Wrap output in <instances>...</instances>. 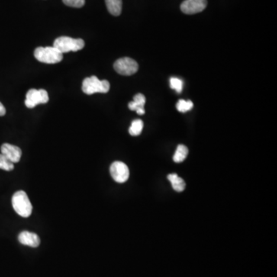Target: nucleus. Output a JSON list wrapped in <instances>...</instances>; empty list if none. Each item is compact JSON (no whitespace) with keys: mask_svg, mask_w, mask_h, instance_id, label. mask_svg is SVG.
I'll return each instance as SVG.
<instances>
[{"mask_svg":"<svg viewBox=\"0 0 277 277\" xmlns=\"http://www.w3.org/2000/svg\"><path fill=\"white\" fill-rule=\"evenodd\" d=\"M12 205L16 213L20 217L27 218L31 215L33 206L28 196L24 191H17L12 198Z\"/></svg>","mask_w":277,"mask_h":277,"instance_id":"f257e3e1","label":"nucleus"},{"mask_svg":"<svg viewBox=\"0 0 277 277\" xmlns=\"http://www.w3.org/2000/svg\"><path fill=\"white\" fill-rule=\"evenodd\" d=\"M34 56L39 62L47 64L58 63L63 59V54L54 46L36 48L35 49Z\"/></svg>","mask_w":277,"mask_h":277,"instance_id":"f03ea898","label":"nucleus"},{"mask_svg":"<svg viewBox=\"0 0 277 277\" xmlns=\"http://www.w3.org/2000/svg\"><path fill=\"white\" fill-rule=\"evenodd\" d=\"M53 46L63 53L77 52L83 49L85 42L82 39H73L69 36H60L55 40Z\"/></svg>","mask_w":277,"mask_h":277,"instance_id":"7ed1b4c3","label":"nucleus"},{"mask_svg":"<svg viewBox=\"0 0 277 277\" xmlns=\"http://www.w3.org/2000/svg\"><path fill=\"white\" fill-rule=\"evenodd\" d=\"M110 84L107 80H100L96 75L85 78L82 82V89L87 95L100 93L107 94L110 91Z\"/></svg>","mask_w":277,"mask_h":277,"instance_id":"20e7f679","label":"nucleus"},{"mask_svg":"<svg viewBox=\"0 0 277 277\" xmlns=\"http://www.w3.org/2000/svg\"><path fill=\"white\" fill-rule=\"evenodd\" d=\"M49 95L45 89H31L27 92L25 105L27 108L33 109L39 104L49 102Z\"/></svg>","mask_w":277,"mask_h":277,"instance_id":"39448f33","label":"nucleus"},{"mask_svg":"<svg viewBox=\"0 0 277 277\" xmlns=\"http://www.w3.org/2000/svg\"><path fill=\"white\" fill-rule=\"evenodd\" d=\"M116 72L120 75H132L139 69V65L134 59L129 57H123L117 59L113 65Z\"/></svg>","mask_w":277,"mask_h":277,"instance_id":"423d86ee","label":"nucleus"},{"mask_svg":"<svg viewBox=\"0 0 277 277\" xmlns=\"http://www.w3.org/2000/svg\"><path fill=\"white\" fill-rule=\"evenodd\" d=\"M110 175L114 180L119 183H123L128 180L130 170L124 162L116 161L113 162L110 168Z\"/></svg>","mask_w":277,"mask_h":277,"instance_id":"0eeeda50","label":"nucleus"},{"mask_svg":"<svg viewBox=\"0 0 277 277\" xmlns=\"http://www.w3.org/2000/svg\"><path fill=\"white\" fill-rule=\"evenodd\" d=\"M207 7V0H185L180 6L182 13L188 15L199 14Z\"/></svg>","mask_w":277,"mask_h":277,"instance_id":"6e6552de","label":"nucleus"},{"mask_svg":"<svg viewBox=\"0 0 277 277\" xmlns=\"http://www.w3.org/2000/svg\"><path fill=\"white\" fill-rule=\"evenodd\" d=\"M1 153L13 163L20 162L22 156V150L18 146L10 143H4L1 146Z\"/></svg>","mask_w":277,"mask_h":277,"instance_id":"1a4fd4ad","label":"nucleus"},{"mask_svg":"<svg viewBox=\"0 0 277 277\" xmlns=\"http://www.w3.org/2000/svg\"><path fill=\"white\" fill-rule=\"evenodd\" d=\"M19 242L25 246L36 248L40 246V239L37 234L29 231H23L18 236Z\"/></svg>","mask_w":277,"mask_h":277,"instance_id":"9d476101","label":"nucleus"},{"mask_svg":"<svg viewBox=\"0 0 277 277\" xmlns=\"http://www.w3.org/2000/svg\"><path fill=\"white\" fill-rule=\"evenodd\" d=\"M146 97L143 94H138L133 97V101L129 104L128 107L132 111H136L139 115L145 114L144 106Z\"/></svg>","mask_w":277,"mask_h":277,"instance_id":"9b49d317","label":"nucleus"},{"mask_svg":"<svg viewBox=\"0 0 277 277\" xmlns=\"http://www.w3.org/2000/svg\"><path fill=\"white\" fill-rule=\"evenodd\" d=\"M105 2L110 14L114 17H118L121 14L123 7L122 0H105Z\"/></svg>","mask_w":277,"mask_h":277,"instance_id":"f8f14e48","label":"nucleus"},{"mask_svg":"<svg viewBox=\"0 0 277 277\" xmlns=\"http://www.w3.org/2000/svg\"><path fill=\"white\" fill-rule=\"evenodd\" d=\"M168 179L172 184V188L176 192H182L186 188V182L182 178L179 177L177 174L172 173L168 175Z\"/></svg>","mask_w":277,"mask_h":277,"instance_id":"ddd939ff","label":"nucleus"},{"mask_svg":"<svg viewBox=\"0 0 277 277\" xmlns=\"http://www.w3.org/2000/svg\"><path fill=\"white\" fill-rule=\"evenodd\" d=\"M188 153L189 149L187 146H184V145H179L173 156L174 162H177V163L183 162L188 156Z\"/></svg>","mask_w":277,"mask_h":277,"instance_id":"4468645a","label":"nucleus"},{"mask_svg":"<svg viewBox=\"0 0 277 277\" xmlns=\"http://www.w3.org/2000/svg\"><path fill=\"white\" fill-rule=\"evenodd\" d=\"M143 122L141 120H135L132 122L131 126L129 129V133L131 136H139L143 131Z\"/></svg>","mask_w":277,"mask_h":277,"instance_id":"2eb2a0df","label":"nucleus"},{"mask_svg":"<svg viewBox=\"0 0 277 277\" xmlns=\"http://www.w3.org/2000/svg\"><path fill=\"white\" fill-rule=\"evenodd\" d=\"M193 107H194V104L191 100H179L176 104V109L180 113H187L192 110Z\"/></svg>","mask_w":277,"mask_h":277,"instance_id":"dca6fc26","label":"nucleus"},{"mask_svg":"<svg viewBox=\"0 0 277 277\" xmlns=\"http://www.w3.org/2000/svg\"><path fill=\"white\" fill-rule=\"evenodd\" d=\"M0 169L6 171H12L14 169V163L2 153H0Z\"/></svg>","mask_w":277,"mask_h":277,"instance_id":"f3484780","label":"nucleus"},{"mask_svg":"<svg viewBox=\"0 0 277 277\" xmlns=\"http://www.w3.org/2000/svg\"><path fill=\"white\" fill-rule=\"evenodd\" d=\"M170 87L171 89H174L177 93H181L182 90V86H183V82L180 79L178 78L172 77L170 78Z\"/></svg>","mask_w":277,"mask_h":277,"instance_id":"a211bd4d","label":"nucleus"},{"mask_svg":"<svg viewBox=\"0 0 277 277\" xmlns=\"http://www.w3.org/2000/svg\"><path fill=\"white\" fill-rule=\"evenodd\" d=\"M68 7H74V8H81L85 4V0H62Z\"/></svg>","mask_w":277,"mask_h":277,"instance_id":"6ab92c4d","label":"nucleus"},{"mask_svg":"<svg viewBox=\"0 0 277 277\" xmlns=\"http://www.w3.org/2000/svg\"><path fill=\"white\" fill-rule=\"evenodd\" d=\"M6 113H7V110H6L5 107L3 105L2 103L0 102V117H4Z\"/></svg>","mask_w":277,"mask_h":277,"instance_id":"aec40b11","label":"nucleus"}]
</instances>
